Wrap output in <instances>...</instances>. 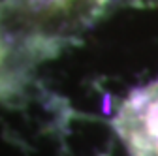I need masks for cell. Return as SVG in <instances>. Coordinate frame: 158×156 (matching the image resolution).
<instances>
[{
  "instance_id": "6da1fadb",
  "label": "cell",
  "mask_w": 158,
  "mask_h": 156,
  "mask_svg": "<svg viewBox=\"0 0 158 156\" xmlns=\"http://www.w3.org/2000/svg\"><path fill=\"white\" fill-rule=\"evenodd\" d=\"M115 0H0V34L25 66L56 55Z\"/></svg>"
},
{
  "instance_id": "7a4b0ae2",
  "label": "cell",
  "mask_w": 158,
  "mask_h": 156,
  "mask_svg": "<svg viewBox=\"0 0 158 156\" xmlns=\"http://www.w3.org/2000/svg\"><path fill=\"white\" fill-rule=\"evenodd\" d=\"M128 156H158V79L128 94L115 115Z\"/></svg>"
},
{
  "instance_id": "3957f363",
  "label": "cell",
  "mask_w": 158,
  "mask_h": 156,
  "mask_svg": "<svg viewBox=\"0 0 158 156\" xmlns=\"http://www.w3.org/2000/svg\"><path fill=\"white\" fill-rule=\"evenodd\" d=\"M28 70L19 62V58L0 36V102H8L25 85Z\"/></svg>"
}]
</instances>
